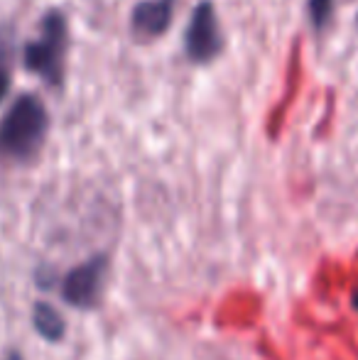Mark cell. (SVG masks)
<instances>
[{
    "mask_svg": "<svg viewBox=\"0 0 358 360\" xmlns=\"http://www.w3.org/2000/svg\"><path fill=\"white\" fill-rule=\"evenodd\" d=\"M172 20V3L170 0H143L133 8L130 25L140 37H158L170 27Z\"/></svg>",
    "mask_w": 358,
    "mask_h": 360,
    "instance_id": "5b68a950",
    "label": "cell"
},
{
    "mask_svg": "<svg viewBox=\"0 0 358 360\" xmlns=\"http://www.w3.org/2000/svg\"><path fill=\"white\" fill-rule=\"evenodd\" d=\"M49 115L44 103L32 94H23L0 118V160L27 162L47 138Z\"/></svg>",
    "mask_w": 358,
    "mask_h": 360,
    "instance_id": "6da1fadb",
    "label": "cell"
},
{
    "mask_svg": "<svg viewBox=\"0 0 358 360\" xmlns=\"http://www.w3.org/2000/svg\"><path fill=\"white\" fill-rule=\"evenodd\" d=\"M221 47H224V37H221L216 8L211 0H201L191 10V20L184 32L186 57L194 64H209L219 57Z\"/></svg>",
    "mask_w": 358,
    "mask_h": 360,
    "instance_id": "3957f363",
    "label": "cell"
},
{
    "mask_svg": "<svg viewBox=\"0 0 358 360\" xmlns=\"http://www.w3.org/2000/svg\"><path fill=\"white\" fill-rule=\"evenodd\" d=\"M32 323L37 328L39 336H44L47 341H59L64 336V319L52 304L37 302L32 307Z\"/></svg>",
    "mask_w": 358,
    "mask_h": 360,
    "instance_id": "8992f818",
    "label": "cell"
},
{
    "mask_svg": "<svg viewBox=\"0 0 358 360\" xmlns=\"http://www.w3.org/2000/svg\"><path fill=\"white\" fill-rule=\"evenodd\" d=\"M39 30H42V37L25 44V52H23L25 69L37 74L49 86H59L64 74V54H67V39H69L67 18H64L62 10H49L42 18Z\"/></svg>",
    "mask_w": 358,
    "mask_h": 360,
    "instance_id": "7a4b0ae2",
    "label": "cell"
},
{
    "mask_svg": "<svg viewBox=\"0 0 358 360\" xmlns=\"http://www.w3.org/2000/svg\"><path fill=\"white\" fill-rule=\"evenodd\" d=\"M13 54H15L13 30L0 27V101L8 96L10 81H13Z\"/></svg>",
    "mask_w": 358,
    "mask_h": 360,
    "instance_id": "52a82bcc",
    "label": "cell"
},
{
    "mask_svg": "<svg viewBox=\"0 0 358 360\" xmlns=\"http://www.w3.org/2000/svg\"><path fill=\"white\" fill-rule=\"evenodd\" d=\"M170 3H172V0H170Z\"/></svg>",
    "mask_w": 358,
    "mask_h": 360,
    "instance_id": "8fae6325",
    "label": "cell"
},
{
    "mask_svg": "<svg viewBox=\"0 0 358 360\" xmlns=\"http://www.w3.org/2000/svg\"><path fill=\"white\" fill-rule=\"evenodd\" d=\"M108 270V260L103 255L91 257L89 262L74 267L62 285V297L67 304L77 309H91L98 302L101 287H103V277Z\"/></svg>",
    "mask_w": 358,
    "mask_h": 360,
    "instance_id": "277c9868",
    "label": "cell"
},
{
    "mask_svg": "<svg viewBox=\"0 0 358 360\" xmlns=\"http://www.w3.org/2000/svg\"><path fill=\"white\" fill-rule=\"evenodd\" d=\"M331 8H334V0H309V20L317 30H321L329 22Z\"/></svg>",
    "mask_w": 358,
    "mask_h": 360,
    "instance_id": "ba28073f",
    "label": "cell"
},
{
    "mask_svg": "<svg viewBox=\"0 0 358 360\" xmlns=\"http://www.w3.org/2000/svg\"><path fill=\"white\" fill-rule=\"evenodd\" d=\"M354 304H356V309H358V292H356V297H354Z\"/></svg>",
    "mask_w": 358,
    "mask_h": 360,
    "instance_id": "9c48e42d",
    "label": "cell"
},
{
    "mask_svg": "<svg viewBox=\"0 0 358 360\" xmlns=\"http://www.w3.org/2000/svg\"><path fill=\"white\" fill-rule=\"evenodd\" d=\"M8 360H20V356H10Z\"/></svg>",
    "mask_w": 358,
    "mask_h": 360,
    "instance_id": "30bf717a",
    "label": "cell"
}]
</instances>
